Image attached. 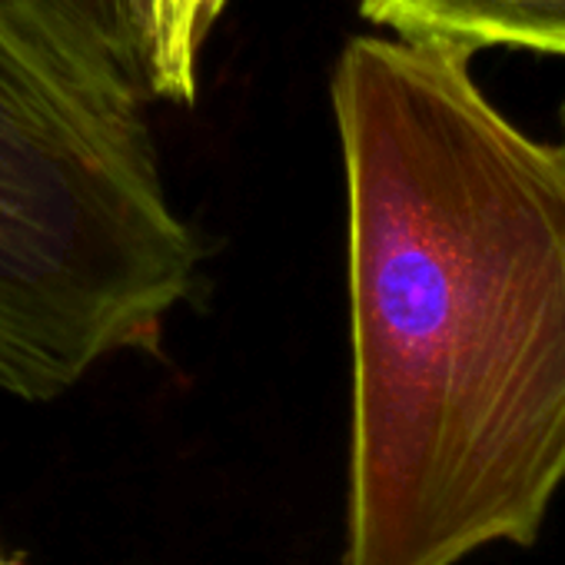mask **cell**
Masks as SVG:
<instances>
[{
	"label": "cell",
	"instance_id": "1",
	"mask_svg": "<svg viewBox=\"0 0 565 565\" xmlns=\"http://www.w3.org/2000/svg\"><path fill=\"white\" fill-rule=\"evenodd\" d=\"M353 419L343 565L532 545L565 482V147L469 57L356 38L333 74Z\"/></svg>",
	"mask_w": 565,
	"mask_h": 565
},
{
	"label": "cell",
	"instance_id": "2",
	"mask_svg": "<svg viewBox=\"0 0 565 565\" xmlns=\"http://www.w3.org/2000/svg\"><path fill=\"white\" fill-rule=\"evenodd\" d=\"M200 266L147 94L0 0V390L47 403L110 356L160 353Z\"/></svg>",
	"mask_w": 565,
	"mask_h": 565
},
{
	"label": "cell",
	"instance_id": "3",
	"mask_svg": "<svg viewBox=\"0 0 565 565\" xmlns=\"http://www.w3.org/2000/svg\"><path fill=\"white\" fill-rule=\"evenodd\" d=\"M360 11L403 41L462 57L482 47H529L565 57V0H360Z\"/></svg>",
	"mask_w": 565,
	"mask_h": 565
},
{
	"label": "cell",
	"instance_id": "4",
	"mask_svg": "<svg viewBox=\"0 0 565 565\" xmlns=\"http://www.w3.org/2000/svg\"><path fill=\"white\" fill-rule=\"evenodd\" d=\"M226 0H124L127 31L147 97L196 100L200 47Z\"/></svg>",
	"mask_w": 565,
	"mask_h": 565
},
{
	"label": "cell",
	"instance_id": "5",
	"mask_svg": "<svg viewBox=\"0 0 565 565\" xmlns=\"http://www.w3.org/2000/svg\"><path fill=\"white\" fill-rule=\"evenodd\" d=\"M28 4L41 11L64 38H71L97 64L143 90L127 31L124 0H28Z\"/></svg>",
	"mask_w": 565,
	"mask_h": 565
},
{
	"label": "cell",
	"instance_id": "6",
	"mask_svg": "<svg viewBox=\"0 0 565 565\" xmlns=\"http://www.w3.org/2000/svg\"><path fill=\"white\" fill-rule=\"evenodd\" d=\"M0 565H14V562H11V558L4 555V548H0Z\"/></svg>",
	"mask_w": 565,
	"mask_h": 565
},
{
	"label": "cell",
	"instance_id": "7",
	"mask_svg": "<svg viewBox=\"0 0 565 565\" xmlns=\"http://www.w3.org/2000/svg\"><path fill=\"white\" fill-rule=\"evenodd\" d=\"M562 134H565V107H562ZM565 147V143H562Z\"/></svg>",
	"mask_w": 565,
	"mask_h": 565
}]
</instances>
